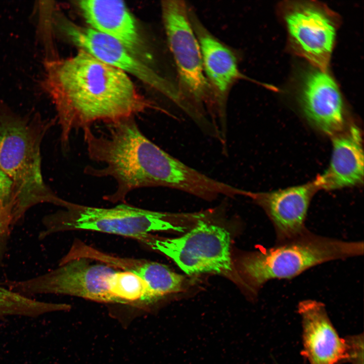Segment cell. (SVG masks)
Masks as SVG:
<instances>
[{
    "mask_svg": "<svg viewBox=\"0 0 364 364\" xmlns=\"http://www.w3.org/2000/svg\"><path fill=\"white\" fill-rule=\"evenodd\" d=\"M43 86L55 105L65 149L75 130L159 109L138 92L128 75L82 50L48 62Z\"/></svg>",
    "mask_w": 364,
    "mask_h": 364,
    "instance_id": "obj_1",
    "label": "cell"
},
{
    "mask_svg": "<svg viewBox=\"0 0 364 364\" xmlns=\"http://www.w3.org/2000/svg\"><path fill=\"white\" fill-rule=\"evenodd\" d=\"M53 122L21 117L0 108V168L13 183V225L38 204L63 208L68 204L49 189L42 175L40 145Z\"/></svg>",
    "mask_w": 364,
    "mask_h": 364,
    "instance_id": "obj_2",
    "label": "cell"
},
{
    "mask_svg": "<svg viewBox=\"0 0 364 364\" xmlns=\"http://www.w3.org/2000/svg\"><path fill=\"white\" fill-rule=\"evenodd\" d=\"M363 241H345L315 234L307 229L297 236L276 242L239 259V277L248 295L254 299L273 280L291 279L317 265L362 255Z\"/></svg>",
    "mask_w": 364,
    "mask_h": 364,
    "instance_id": "obj_3",
    "label": "cell"
},
{
    "mask_svg": "<svg viewBox=\"0 0 364 364\" xmlns=\"http://www.w3.org/2000/svg\"><path fill=\"white\" fill-rule=\"evenodd\" d=\"M189 222L187 213H171L138 208L125 204L104 208L70 202L62 210L43 219L39 237L59 232L88 230L120 235L140 241L152 232L184 233Z\"/></svg>",
    "mask_w": 364,
    "mask_h": 364,
    "instance_id": "obj_4",
    "label": "cell"
},
{
    "mask_svg": "<svg viewBox=\"0 0 364 364\" xmlns=\"http://www.w3.org/2000/svg\"><path fill=\"white\" fill-rule=\"evenodd\" d=\"M161 12L168 44L190 118L199 127L207 128L211 122L216 121L217 113L189 11L184 1L170 0L162 2Z\"/></svg>",
    "mask_w": 364,
    "mask_h": 364,
    "instance_id": "obj_5",
    "label": "cell"
},
{
    "mask_svg": "<svg viewBox=\"0 0 364 364\" xmlns=\"http://www.w3.org/2000/svg\"><path fill=\"white\" fill-rule=\"evenodd\" d=\"M204 219L181 236L167 238L149 234L142 242L171 258L188 275L213 273L233 279L230 234Z\"/></svg>",
    "mask_w": 364,
    "mask_h": 364,
    "instance_id": "obj_6",
    "label": "cell"
},
{
    "mask_svg": "<svg viewBox=\"0 0 364 364\" xmlns=\"http://www.w3.org/2000/svg\"><path fill=\"white\" fill-rule=\"evenodd\" d=\"M119 270L90 257L67 254L56 268L44 274L1 284L25 296L61 294L114 303L109 291V281Z\"/></svg>",
    "mask_w": 364,
    "mask_h": 364,
    "instance_id": "obj_7",
    "label": "cell"
},
{
    "mask_svg": "<svg viewBox=\"0 0 364 364\" xmlns=\"http://www.w3.org/2000/svg\"><path fill=\"white\" fill-rule=\"evenodd\" d=\"M281 8L292 50L315 68L327 71L339 24L336 13L312 1L287 2Z\"/></svg>",
    "mask_w": 364,
    "mask_h": 364,
    "instance_id": "obj_8",
    "label": "cell"
},
{
    "mask_svg": "<svg viewBox=\"0 0 364 364\" xmlns=\"http://www.w3.org/2000/svg\"><path fill=\"white\" fill-rule=\"evenodd\" d=\"M61 28L74 43L101 61L135 77L172 101L185 112L187 105L179 90L114 39L90 27L63 21Z\"/></svg>",
    "mask_w": 364,
    "mask_h": 364,
    "instance_id": "obj_9",
    "label": "cell"
},
{
    "mask_svg": "<svg viewBox=\"0 0 364 364\" xmlns=\"http://www.w3.org/2000/svg\"><path fill=\"white\" fill-rule=\"evenodd\" d=\"M320 190L315 179L305 184L270 192L246 191L250 198L265 212L274 227L276 242L300 234L305 224L310 201Z\"/></svg>",
    "mask_w": 364,
    "mask_h": 364,
    "instance_id": "obj_10",
    "label": "cell"
},
{
    "mask_svg": "<svg viewBox=\"0 0 364 364\" xmlns=\"http://www.w3.org/2000/svg\"><path fill=\"white\" fill-rule=\"evenodd\" d=\"M300 103L310 123L331 137L347 126L345 110L339 87L327 71L314 69L304 77Z\"/></svg>",
    "mask_w": 364,
    "mask_h": 364,
    "instance_id": "obj_11",
    "label": "cell"
},
{
    "mask_svg": "<svg viewBox=\"0 0 364 364\" xmlns=\"http://www.w3.org/2000/svg\"><path fill=\"white\" fill-rule=\"evenodd\" d=\"M298 311L302 325L303 355L309 364H338L347 361L348 346L338 334L324 303L312 299L300 301Z\"/></svg>",
    "mask_w": 364,
    "mask_h": 364,
    "instance_id": "obj_12",
    "label": "cell"
},
{
    "mask_svg": "<svg viewBox=\"0 0 364 364\" xmlns=\"http://www.w3.org/2000/svg\"><path fill=\"white\" fill-rule=\"evenodd\" d=\"M201 53L204 71L213 94L218 118L227 128L226 102L235 82L242 77L234 53L190 15Z\"/></svg>",
    "mask_w": 364,
    "mask_h": 364,
    "instance_id": "obj_13",
    "label": "cell"
},
{
    "mask_svg": "<svg viewBox=\"0 0 364 364\" xmlns=\"http://www.w3.org/2000/svg\"><path fill=\"white\" fill-rule=\"evenodd\" d=\"M78 6L90 28L117 40L136 56H147L136 21L124 2L85 0Z\"/></svg>",
    "mask_w": 364,
    "mask_h": 364,
    "instance_id": "obj_14",
    "label": "cell"
},
{
    "mask_svg": "<svg viewBox=\"0 0 364 364\" xmlns=\"http://www.w3.org/2000/svg\"><path fill=\"white\" fill-rule=\"evenodd\" d=\"M329 165L315 179L320 190H333L359 185L363 181L362 136L355 125L331 136Z\"/></svg>",
    "mask_w": 364,
    "mask_h": 364,
    "instance_id": "obj_15",
    "label": "cell"
},
{
    "mask_svg": "<svg viewBox=\"0 0 364 364\" xmlns=\"http://www.w3.org/2000/svg\"><path fill=\"white\" fill-rule=\"evenodd\" d=\"M120 268L135 274L145 281L153 303L167 295L182 292L186 288L185 278L162 263L123 258Z\"/></svg>",
    "mask_w": 364,
    "mask_h": 364,
    "instance_id": "obj_16",
    "label": "cell"
},
{
    "mask_svg": "<svg viewBox=\"0 0 364 364\" xmlns=\"http://www.w3.org/2000/svg\"><path fill=\"white\" fill-rule=\"evenodd\" d=\"M67 307L65 303L29 298L0 284V318L12 315L36 317L52 312L65 311Z\"/></svg>",
    "mask_w": 364,
    "mask_h": 364,
    "instance_id": "obj_17",
    "label": "cell"
},
{
    "mask_svg": "<svg viewBox=\"0 0 364 364\" xmlns=\"http://www.w3.org/2000/svg\"><path fill=\"white\" fill-rule=\"evenodd\" d=\"M109 287L114 303L136 306L153 303L147 283L130 271H117L110 278Z\"/></svg>",
    "mask_w": 364,
    "mask_h": 364,
    "instance_id": "obj_18",
    "label": "cell"
},
{
    "mask_svg": "<svg viewBox=\"0 0 364 364\" xmlns=\"http://www.w3.org/2000/svg\"><path fill=\"white\" fill-rule=\"evenodd\" d=\"M14 203H0V263L2 262L13 225Z\"/></svg>",
    "mask_w": 364,
    "mask_h": 364,
    "instance_id": "obj_19",
    "label": "cell"
},
{
    "mask_svg": "<svg viewBox=\"0 0 364 364\" xmlns=\"http://www.w3.org/2000/svg\"><path fill=\"white\" fill-rule=\"evenodd\" d=\"M348 346L347 361L351 364H363V336L362 334L345 338Z\"/></svg>",
    "mask_w": 364,
    "mask_h": 364,
    "instance_id": "obj_20",
    "label": "cell"
},
{
    "mask_svg": "<svg viewBox=\"0 0 364 364\" xmlns=\"http://www.w3.org/2000/svg\"><path fill=\"white\" fill-rule=\"evenodd\" d=\"M13 183L10 178L0 168V203L14 202Z\"/></svg>",
    "mask_w": 364,
    "mask_h": 364,
    "instance_id": "obj_21",
    "label": "cell"
}]
</instances>
